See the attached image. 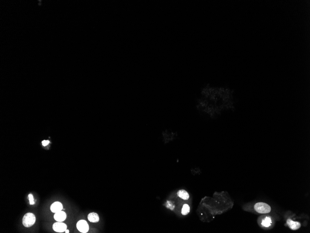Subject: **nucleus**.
I'll use <instances>...</instances> for the list:
<instances>
[{"instance_id":"nucleus-11","label":"nucleus","mask_w":310,"mask_h":233,"mask_svg":"<svg viewBox=\"0 0 310 233\" xmlns=\"http://www.w3.org/2000/svg\"><path fill=\"white\" fill-rule=\"evenodd\" d=\"M272 220L270 217H267L264 219L262 222V225L263 226L266 228H268L271 225Z\"/></svg>"},{"instance_id":"nucleus-4","label":"nucleus","mask_w":310,"mask_h":233,"mask_svg":"<svg viewBox=\"0 0 310 233\" xmlns=\"http://www.w3.org/2000/svg\"><path fill=\"white\" fill-rule=\"evenodd\" d=\"M77 228L80 232L81 233H87L89 229V227L87 221L85 220H80L77 223Z\"/></svg>"},{"instance_id":"nucleus-12","label":"nucleus","mask_w":310,"mask_h":233,"mask_svg":"<svg viewBox=\"0 0 310 233\" xmlns=\"http://www.w3.org/2000/svg\"><path fill=\"white\" fill-rule=\"evenodd\" d=\"M190 210H191V208L188 204H184L182 207L181 214L183 215H187L189 213Z\"/></svg>"},{"instance_id":"nucleus-7","label":"nucleus","mask_w":310,"mask_h":233,"mask_svg":"<svg viewBox=\"0 0 310 233\" xmlns=\"http://www.w3.org/2000/svg\"><path fill=\"white\" fill-rule=\"evenodd\" d=\"M67 218V214L65 212L62 210L57 212L54 215V218L56 221L60 222H62L65 220Z\"/></svg>"},{"instance_id":"nucleus-9","label":"nucleus","mask_w":310,"mask_h":233,"mask_svg":"<svg viewBox=\"0 0 310 233\" xmlns=\"http://www.w3.org/2000/svg\"><path fill=\"white\" fill-rule=\"evenodd\" d=\"M178 197L183 200H188L189 198V194L187 191L184 189H181L177 193Z\"/></svg>"},{"instance_id":"nucleus-3","label":"nucleus","mask_w":310,"mask_h":233,"mask_svg":"<svg viewBox=\"0 0 310 233\" xmlns=\"http://www.w3.org/2000/svg\"><path fill=\"white\" fill-rule=\"evenodd\" d=\"M255 209L259 214L269 213L271 211V207L264 202H258L255 204Z\"/></svg>"},{"instance_id":"nucleus-8","label":"nucleus","mask_w":310,"mask_h":233,"mask_svg":"<svg viewBox=\"0 0 310 233\" xmlns=\"http://www.w3.org/2000/svg\"><path fill=\"white\" fill-rule=\"evenodd\" d=\"M287 224L288 225L290 229L292 230H296L299 229L301 227V224L298 222H294L291 219L287 220Z\"/></svg>"},{"instance_id":"nucleus-14","label":"nucleus","mask_w":310,"mask_h":233,"mask_svg":"<svg viewBox=\"0 0 310 233\" xmlns=\"http://www.w3.org/2000/svg\"><path fill=\"white\" fill-rule=\"evenodd\" d=\"M49 143V141L48 140H44L42 142V145L44 146H46Z\"/></svg>"},{"instance_id":"nucleus-10","label":"nucleus","mask_w":310,"mask_h":233,"mask_svg":"<svg viewBox=\"0 0 310 233\" xmlns=\"http://www.w3.org/2000/svg\"><path fill=\"white\" fill-rule=\"evenodd\" d=\"M87 218L90 222H93V223L99 222L100 221L99 215L96 213H94V212L89 214L88 215Z\"/></svg>"},{"instance_id":"nucleus-1","label":"nucleus","mask_w":310,"mask_h":233,"mask_svg":"<svg viewBox=\"0 0 310 233\" xmlns=\"http://www.w3.org/2000/svg\"><path fill=\"white\" fill-rule=\"evenodd\" d=\"M196 106L200 113L215 119L224 112L235 109L234 91L228 87L206 85L201 90Z\"/></svg>"},{"instance_id":"nucleus-2","label":"nucleus","mask_w":310,"mask_h":233,"mask_svg":"<svg viewBox=\"0 0 310 233\" xmlns=\"http://www.w3.org/2000/svg\"><path fill=\"white\" fill-rule=\"evenodd\" d=\"M36 217L33 214L28 213L24 215L22 219V224L26 228H29L34 225L36 222Z\"/></svg>"},{"instance_id":"nucleus-15","label":"nucleus","mask_w":310,"mask_h":233,"mask_svg":"<svg viewBox=\"0 0 310 233\" xmlns=\"http://www.w3.org/2000/svg\"><path fill=\"white\" fill-rule=\"evenodd\" d=\"M65 233H69V230H68V229L66 230H65Z\"/></svg>"},{"instance_id":"nucleus-6","label":"nucleus","mask_w":310,"mask_h":233,"mask_svg":"<svg viewBox=\"0 0 310 233\" xmlns=\"http://www.w3.org/2000/svg\"><path fill=\"white\" fill-rule=\"evenodd\" d=\"M50 209L53 213H56L57 212L61 211L63 209V205L61 202H56L51 205Z\"/></svg>"},{"instance_id":"nucleus-5","label":"nucleus","mask_w":310,"mask_h":233,"mask_svg":"<svg viewBox=\"0 0 310 233\" xmlns=\"http://www.w3.org/2000/svg\"><path fill=\"white\" fill-rule=\"evenodd\" d=\"M53 229L55 232L62 233L67 230V226L65 223L58 222L53 224Z\"/></svg>"},{"instance_id":"nucleus-13","label":"nucleus","mask_w":310,"mask_h":233,"mask_svg":"<svg viewBox=\"0 0 310 233\" xmlns=\"http://www.w3.org/2000/svg\"><path fill=\"white\" fill-rule=\"evenodd\" d=\"M29 197V202L30 205H33L34 204V199H33V195L32 194H29L28 195Z\"/></svg>"}]
</instances>
